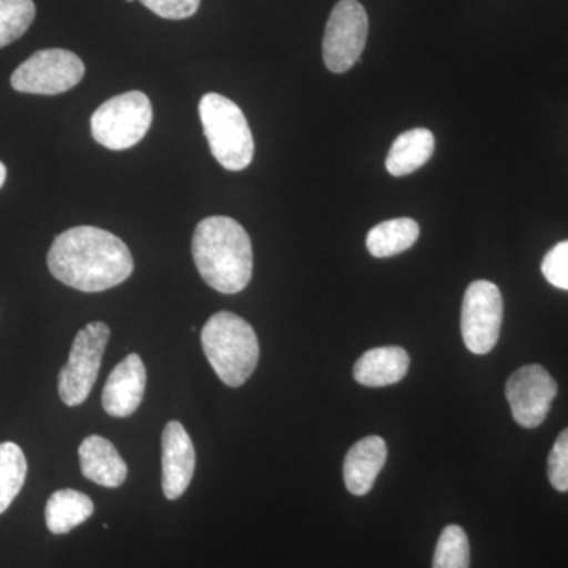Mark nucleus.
I'll return each mask as SVG.
<instances>
[{"label": "nucleus", "instance_id": "7", "mask_svg": "<svg viewBox=\"0 0 568 568\" xmlns=\"http://www.w3.org/2000/svg\"><path fill=\"white\" fill-rule=\"evenodd\" d=\"M84 62L67 50H41L22 62L11 74V88L33 95H59L80 84Z\"/></svg>", "mask_w": 568, "mask_h": 568}, {"label": "nucleus", "instance_id": "25", "mask_svg": "<svg viewBox=\"0 0 568 568\" xmlns=\"http://www.w3.org/2000/svg\"><path fill=\"white\" fill-rule=\"evenodd\" d=\"M7 181V168L6 164L0 162V189H2L3 183Z\"/></svg>", "mask_w": 568, "mask_h": 568}, {"label": "nucleus", "instance_id": "13", "mask_svg": "<svg viewBox=\"0 0 568 568\" xmlns=\"http://www.w3.org/2000/svg\"><path fill=\"white\" fill-rule=\"evenodd\" d=\"M387 459V444L383 437L368 436L349 448L343 466L347 491L365 496L372 491Z\"/></svg>", "mask_w": 568, "mask_h": 568}, {"label": "nucleus", "instance_id": "22", "mask_svg": "<svg viewBox=\"0 0 568 568\" xmlns=\"http://www.w3.org/2000/svg\"><path fill=\"white\" fill-rule=\"evenodd\" d=\"M548 477L552 487L568 491V428L560 433L548 458Z\"/></svg>", "mask_w": 568, "mask_h": 568}, {"label": "nucleus", "instance_id": "10", "mask_svg": "<svg viewBox=\"0 0 568 568\" xmlns=\"http://www.w3.org/2000/svg\"><path fill=\"white\" fill-rule=\"evenodd\" d=\"M506 395L515 422L525 428H537L551 409L558 384L544 366L526 365L507 381Z\"/></svg>", "mask_w": 568, "mask_h": 568}, {"label": "nucleus", "instance_id": "8", "mask_svg": "<svg viewBox=\"0 0 568 568\" xmlns=\"http://www.w3.org/2000/svg\"><path fill=\"white\" fill-rule=\"evenodd\" d=\"M368 39V17L357 0H339L325 26L323 58L332 73H345L361 59Z\"/></svg>", "mask_w": 568, "mask_h": 568}, {"label": "nucleus", "instance_id": "14", "mask_svg": "<svg viewBox=\"0 0 568 568\" xmlns=\"http://www.w3.org/2000/svg\"><path fill=\"white\" fill-rule=\"evenodd\" d=\"M82 476L100 487L118 488L126 480L129 467L106 437H85L80 446Z\"/></svg>", "mask_w": 568, "mask_h": 568}, {"label": "nucleus", "instance_id": "3", "mask_svg": "<svg viewBox=\"0 0 568 568\" xmlns=\"http://www.w3.org/2000/svg\"><path fill=\"white\" fill-rule=\"evenodd\" d=\"M201 345L213 372L230 387L244 386L260 362L256 332L231 312L211 316L201 332Z\"/></svg>", "mask_w": 568, "mask_h": 568}, {"label": "nucleus", "instance_id": "24", "mask_svg": "<svg viewBox=\"0 0 568 568\" xmlns=\"http://www.w3.org/2000/svg\"><path fill=\"white\" fill-rule=\"evenodd\" d=\"M145 9L164 20H186L200 9L201 0H140Z\"/></svg>", "mask_w": 568, "mask_h": 568}, {"label": "nucleus", "instance_id": "5", "mask_svg": "<svg viewBox=\"0 0 568 568\" xmlns=\"http://www.w3.org/2000/svg\"><path fill=\"white\" fill-rule=\"evenodd\" d=\"M152 119V103L145 93H122L112 97L93 112L92 136L110 151H126L148 134Z\"/></svg>", "mask_w": 568, "mask_h": 568}, {"label": "nucleus", "instance_id": "12", "mask_svg": "<svg viewBox=\"0 0 568 568\" xmlns=\"http://www.w3.org/2000/svg\"><path fill=\"white\" fill-rule=\"evenodd\" d=\"M148 386V372L138 354H130L112 369L104 384L102 405L111 417H130L136 413Z\"/></svg>", "mask_w": 568, "mask_h": 568}, {"label": "nucleus", "instance_id": "23", "mask_svg": "<svg viewBox=\"0 0 568 568\" xmlns=\"http://www.w3.org/2000/svg\"><path fill=\"white\" fill-rule=\"evenodd\" d=\"M541 274L552 286L568 291V241L549 250L541 263Z\"/></svg>", "mask_w": 568, "mask_h": 568}, {"label": "nucleus", "instance_id": "20", "mask_svg": "<svg viewBox=\"0 0 568 568\" xmlns=\"http://www.w3.org/2000/svg\"><path fill=\"white\" fill-rule=\"evenodd\" d=\"M36 13L33 0H0V48L21 39Z\"/></svg>", "mask_w": 568, "mask_h": 568}, {"label": "nucleus", "instance_id": "19", "mask_svg": "<svg viewBox=\"0 0 568 568\" xmlns=\"http://www.w3.org/2000/svg\"><path fill=\"white\" fill-rule=\"evenodd\" d=\"M28 476L24 452L14 443L0 444V515L20 495Z\"/></svg>", "mask_w": 568, "mask_h": 568}, {"label": "nucleus", "instance_id": "15", "mask_svg": "<svg viewBox=\"0 0 568 568\" xmlns=\"http://www.w3.org/2000/svg\"><path fill=\"white\" fill-rule=\"evenodd\" d=\"M409 355L399 346L366 351L354 365V379L365 387H386L399 383L409 369Z\"/></svg>", "mask_w": 568, "mask_h": 568}, {"label": "nucleus", "instance_id": "2", "mask_svg": "<svg viewBox=\"0 0 568 568\" xmlns=\"http://www.w3.org/2000/svg\"><path fill=\"white\" fill-rule=\"evenodd\" d=\"M193 260L205 283L222 294H237L253 275V246L244 226L230 216H209L193 234Z\"/></svg>", "mask_w": 568, "mask_h": 568}, {"label": "nucleus", "instance_id": "18", "mask_svg": "<svg viewBox=\"0 0 568 568\" xmlns=\"http://www.w3.org/2000/svg\"><path fill=\"white\" fill-rule=\"evenodd\" d=\"M420 227L413 219H395L376 224L366 235V248L375 257H390L416 244Z\"/></svg>", "mask_w": 568, "mask_h": 568}, {"label": "nucleus", "instance_id": "1", "mask_svg": "<svg viewBox=\"0 0 568 568\" xmlns=\"http://www.w3.org/2000/svg\"><path fill=\"white\" fill-rule=\"evenodd\" d=\"M48 267L55 280L81 291L102 293L125 282L134 263L118 235L95 226L71 227L52 242Z\"/></svg>", "mask_w": 568, "mask_h": 568}, {"label": "nucleus", "instance_id": "17", "mask_svg": "<svg viewBox=\"0 0 568 568\" xmlns=\"http://www.w3.org/2000/svg\"><path fill=\"white\" fill-rule=\"evenodd\" d=\"M93 503L91 497L77 489H59L48 500L44 508L48 529L55 536L69 534L92 517Z\"/></svg>", "mask_w": 568, "mask_h": 568}, {"label": "nucleus", "instance_id": "21", "mask_svg": "<svg viewBox=\"0 0 568 568\" xmlns=\"http://www.w3.org/2000/svg\"><path fill=\"white\" fill-rule=\"evenodd\" d=\"M470 549L465 529L447 526L440 532L433 558V568H469Z\"/></svg>", "mask_w": 568, "mask_h": 568}, {"label": "nucleus", "instance_id": "26", "mask_svg": "<svg viewBox=\"0 0 568 568\" xmlns=\"http://www.w3.org/2000/svg\"><path fill=\"white\" fill-rule=\"evenodd\" d=\"M126 2H133V0H126Z\"/></svg>", "mask_w": 568, "mask_h": 568}, {"label": "nucleus", "instance_id": "6", "mask_svg": "<svg viewBox=\"0 0 568 568\" xmlns=\"http://www.w3.org/2000/svg\"><path fill=\"white\" fill-rule=\"evenodd\" d=\"M110 335L106 324L91 323L74 336L69 362L59 373V396L67 406H80L91 395Z\"/></svg>", "mask_w": 568, "mask_h": 568}, {"label": "nucleus", "instance_id": "4", "mask_svg": "<svg viewBox=\"0 0 568 568\" xmlns=\"http://www.w3.org/2000/svg\"><path fill=\"white\" fill-rule=\"evenodd\" d=\"M200 118L212 155L227 171H242L254 156V141L241 108L220 95L205 93L200 102Z\"/></svg>", "mask_w": 568, "mask_h": 568}, {"label": "nucleus", "instance_id": "11", "mask_svg": "<svg viewBox=\"0 0 568 568\" xmlns=\"http://www.w3.org/2000/svg\"><path fill=\"white\" fill-rule=\"evenodd\" d=\"M196 452L181 422L171 420L162 436V488L170 500L179 499L192 484Z\"/></svg>", "mask_w": 568, "mask_h": 568}, {"label": "nucleus", "instance_id": "16", "mask_svg": "<svg viewBox=\"0 0 568 568\" xmlns=\"http://www.w3.org/2000/svg\"><path fill=\"white\" fill-rule=\"evenodd\" d=\"M435 152V136L428 129H414L399 134L386 160L388 173L403 178L420 170Z\"/></svg>", "mask_w": 568, "mask_h": 568}, {"label": "nucleus", "instance_id": "9", "mask_svg": "<svg viewBox=\"0 0 568 568\" xmlns=\"http://www.w3.org/2000/svg\"><path fill=\"white\" fill-rule=\"evenodd\" d=\"M503 294L495 283L478 280L466 290L462 310V334L473 354L491 353L503 327Z\"/></svg>", "mask_w": 568, "mask_h": 568}]
</instances>
